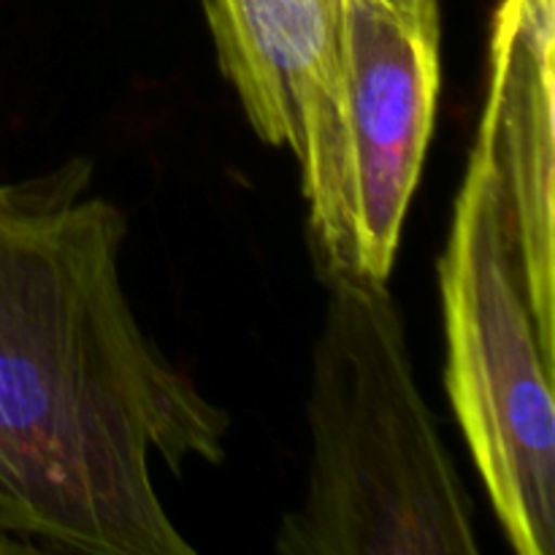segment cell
<instances>
[{"mask_svg": "<svg viewBox=\"0 0 555 555\" xmlns=\"http://www.w3.org/2000/svg\"><path fill=\"white\" fill-rule=\"evenodd\" d=\"M125 233L81 157L0 182V526L38 551L193 553L155 466L225 459L228 412L135 318Z\"/></svg>", "mask_w": 555, "mask_h": 555, "instance_id": "obj_1", "label": "cell"}, {"mask_svg": "<svg viewBox=\"0 0 555 555\" xmlns=\"http://www.w3.org/2000/svg\"><path fill=\"white\" fill-rule=\"evenodd\" d=\"M307 401V493L282 555H477L475 502L428 406L388 282L328 276Z\"/></svg>", "mask_w": 555, "mask_h": 555, "instance_id": "obj_2", "label": "cell"}, {"mask_svg": "<svg viewBox=\"0 0 555 555\" xmlns=\"http://www.w3.org/2000/svg\"><path fill=\"white\" fill-rule=\"evenodd\" d=\"M444 385L509 547L555 553V356L507 236L491 152L475 135L439 258Z\"/></svg>", "mask_w": 555, "mask_h": 555, "instance_id": "obj_3", "label": "cell"}, {"mask_svg": "<svg viewBox=\"0 0 555 555\" xmlns=\"http://www.w3.org/2000/svg\"><path fill=\"white\" fill-rule=\"evenodd\" d=\"M442 87L439 0H339L328 101L301 160L328 276L388 282Z\"/></svg>", "mask_w": 555, "mask_h": 555, "instance_id": "obj_4", "label": "cell"}, {"mask_svg": "<svg viewBox=\"0 0 555 555\" xmlns=\"http://www.w3.org/2000/svg\"><path fill=\"white\" fill-rule=\"evenodd\" d=\"M555 0H499L488 43V144L504 222L542 345L555 356Z\"/></svg>", "mask_w": 555, "mask_h": 555, "instance_id": "obj_5", "label": "cell"}, {"mask_svg": "<svg viewBox=\"0 0 555 555\" xmlns=\"http://www.w3.org/2000/svg\"><path fill=\"white\" fill-rule=\"evenodd\" d=\"M204 11L255 133L298 160L325 112L339 0H204Z\"/></svg>", "mask_w": 555, "mask_h": 555, "instance_id": "obj_6", "label": "cell"}, {"mask_svg": "<svg viewBox=\"0 0 555 555\" xmlns=\"http://www.w3.org/2000/svg\"><path fill=\"white\" fill-rule=\"evenodd\" d=\"M22 553H41L33 542L22 540V537L11 534L0 526V555H22Z\"/></svg>", "mask_w": 555, "mask_h": 555, "instance_id": "obj_7", "label": "cell"}]
</instances>
